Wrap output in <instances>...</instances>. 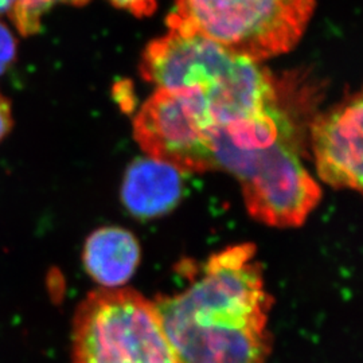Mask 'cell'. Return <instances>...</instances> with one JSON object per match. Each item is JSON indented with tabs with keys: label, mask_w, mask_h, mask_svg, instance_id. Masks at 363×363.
I'll list each match as a JSON object with an SVG mask.
<instances>
[{
	"label": "cell",
	"mask_w": 363,
	"mask_h": 363,
	"mask_svg": "<svg viewBox=\"0 0 363 363\" xmlns=\"http://www.w3.org/2000/svg\"><path fill=\"white\" fill-rule=\"evenodd\" d=\"M73 363H179L154 301L127 288L97 289L73 319Z\"/></svg>",
	"instance_id": "obj_4"
},
{
	"label": "cell",
	"mask_w": 363,
	"mask_h": 363,
	"mask_svg": "<svg viewBox=\"0 0 363 363\" xmlns=\"http://www.w3.org/2000/svg\"><path fill=\"white\" fill-rule=\"evenodd\" d=\"M116 7L136 16H148L156 10V0H111Z\"/></svg>",
	"instance_id": "obj_12"
},
{
	"label": "cell",
	"mask_w": 363,
	"mask_h": 363,
	"mask_svg": "<svg viewBox=\"0 0 363 363\" xmlns=\"http://www.w3.org/2000/svg\"><path fill=\"white\" fill-rule=\"evenodd\" d=\"M16 4V0H0V15L3 13H13V7Z\"/></svg>",
	"instance_id": "obj_14"
},
{
	"label": "cell",
	"mask_w": 363,
	"mask_h": 363,
	"mask_svg": "<svg viewBox=\"0 0 363 363\" xmlns=\"http://www.w3.org/2000/svg\"><path fill=\"white\" fill-rule=\"evenodd\" d=\"M13 118L11 104L7 97L0 91V142L9 135L13 128Z\"/></svg>",
	"instance_id": "obj_13"
},
{
	"label": "cell",
	"mask_w": 363,
	"mask_h": 363,
	"mask_svg": "<svg viewBox=\"0 0 363 363\" xmlns=\"http://www.w3.org/2000/svg\"><path fill=\"white\" fill-rule=\"evenodd\" d=\"M154 306L179 363H267L272 298L253 244L213 255L190 286Z\"/></svg>",
	"instance_id": "obj_1"
},
{
	"label": "cell",
	"mask_w": 363,
	"mask_h": 363,
	"mask_svg": "<svg viewBox=\"0 0 363 363\" xmlns=\"http://www.w3.org/2000/svg\"><path fill=\"white\" fill-rule=\"evenodd\" d=\"M16 58V40L9 27L0 22V76L13 65Z\"/></svg>",
	"instance_id": "obj_11"
},
{
	"label": "cell",
	"mask_w": 363,
	"mask_h": 363,
	"mask_svg": "<svg viewBox=\"0 0 363 363\" xmlns=\"http://www.w3.org/2000/svg\"><path fill=\"white\" fill-rule=\"evenodd\" d=\"M91 0H16L13 13H10L13 25L23 35L38 34L42 26V18L55 3H66L72 6H84Z\"/></svg>",
	"instance_id": "obj_10"
},
{
	"label": "cell",
	"mask_w": 363,
	"mask_h": 363,
	"mask_svg": "<svg viewBox=\"0 0 363 363\" xmlns=\"http://www.w3.org/2000/svg\"><path fill=\"white\" fill-rule=\"evenodd\" d=\"M216 169H225L241 183L249 214L273 228H298L320 201V187L300 160V138H286L272 147L242 152L217 138Z\"/></svg>",
	"instance_id": "obj_5"
},
{
	"label": "cell",
	"mask_w": 363,
	"mask_h": 363,
	"mask_svg": "<svg viewBox=\"0 0 363 363\" xmlns=\"http://www.w3.org/2000/svg\"><path fill=\"white\" fill-rule=\"evenodd\" d=\"M315 4L316 0H175L167 26L259 62L298 45Z\"/></svg>",
	"instance_id": "obj_3"
},
{
	"label": "cell",
	"mask_w": 363,
	"mask_h": 363,
	"mask_svg": "<svg viewBox=\"0 0 363 363\" xmlns=\"http://www.w3.org/2000/svg\"><path fill=\"white\" fill-rule=\"evenodd\" d=\"M84 267L105 289L125 284L140 261V247L133 234L121 228H101L88 237L84 247Z\"/></svg>",
	"instance_id": "obj_9"
},
{
	"label": "cell",
	"mask_w": 363,
	"mask_h": 363,
	"mask_svg": "<svg viewBox=\"0 0 363 363\" xmlns=\"http://www.w3.org/2000/svg\"><path fill=\"white\" fill-rule=\"evenodd\" d=\"M140 73L156 89L201 93L218 128L279 103L277 84L259 62L174 27L147 46Z\"/></svg>",
	"instance_id": "obj_2"
},
{
	"label": "cell",
	"mask_w": 363,
	"mask_h": 363,
	"mask_svg": "<svg viewBox=\"0 0 363 363\" xmlns=\"http://www.w3.org/2000/svg\"><path fill=\"white\" fill-rule=\"evenodd\" d=\"M183 178L178 169L151 157L138 159L127 169L121 199L132 216L140 220L157 218L178 206Z\"/></svg>",
	"instance_id": "obj_8"
},
{
	"label": "cell",
	"mask_w": 363,
	"mask_h": 363,
	"mask_svg": "<svg viewBox=\"0 0 363 363\" xmlns=\"http://www.w3.org/2000/svg\"><path fill=\"white\" fill-rule=\"evenodd\" d=\"M216 127L201 93L156 89L138 112L133 135L148 157L181 172H205L216 169Z\"/></svg>",
	"instance_id": "obj_6"
},
{
	"label": "cell",
	"mask_w": 363,
	"mask_h": 363,
	"mask_svg": "<svg viewBox=\"0 0 363 363\" xmlns=\"http://www.w3.org/2000/svg\"><path fill=\"white\" fill-rule=\"evenodd\" d=\"M362 113L358 91L311 123L318 174L335 189L362 190Z\"/></svg>",
	"instance_id": "obj_7"
}]
</instances>
